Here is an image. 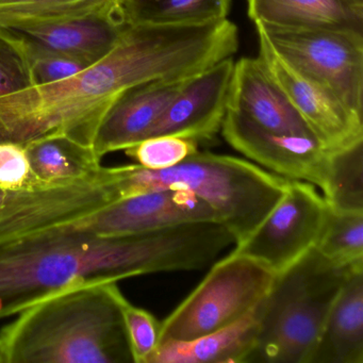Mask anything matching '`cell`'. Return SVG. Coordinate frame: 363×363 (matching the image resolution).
<instances>
[{
	"label": "cell",
	"mask_w": 363,
	"mask_h": 363,
	"mask_svg": "<svg viewBox=\"0 0 363 363\" xmlns=\"http://www.w3.org/2000/svg\"><path fill=\"white\" fill-rule=\"evenodd\" d=\"M223 58L212 25H129L99 62L54 84L0 97V143L63 135L93 146L101 120L127 89L154 80L188 79Z\"/></svg>",
	"instance_id": "cell-1"
},
{
	"label": "cell",
	"mask_w": 363,
	"mask_h": 363,
	"mask_svg": "<svg viewBox=\"0 0 363 363\" xmlns=\"http://www.w3.org/2000/svg\"><path fill=\"white\" fill-rule=\"evenodd\" d=\"M230 243L216 222L122 237H101L69 223L0 243V318L76 284L201 269Z\"/></svg>",
	"instance_id": "cell-2"
},
{
	"label": "cell",
	"mask_w": 363,
	"mask_h": 363,
	"mask_svg": "<svg viewBox=\"0 0 363 363\" xmlns=\"http://www.w3.org/2000/svg\"><path fill=\"white\" fill-rule=\"evenodd\" d=\"M118 281H91L29 306L0 331L8 363H133Z\"/></svg>",
	"instance_id": "cell-3"
},
{
	"label": "cell",
	"mask_w": 363,
	"mask_h": 363,
	"mask_svg": "<svg viewBox=\"0 0 363 363\" xmlns=\"http://www.w3.org/2000/svg\"><path fill=\"white\" fill-rule=\"evenodd\" d=\"M288 180L244 159L199 150L167 169L116 167L121 199L156 190L192 193L213 208L235 245L264 220L284 195Z\"/></svg>",
	"instance_id": "cell-4"
},
{
	"label": "cell",
	"mask_w": 363,
	"mask_h": 363,
	"mask_svg": "<svg viewBox=\"0 0 363 363\" xmlns=\"http://www.w3.org/2000/svg\"><path fill=\"white\" fill-rule=\"evenodd\" d=\"M354 267L335 264L312 247L276 274L261 303L256 342L246 363H310L329 311Z\"/></svg>",
	"instance_id": "cell-5"
},
{
	"label": "cell",
	"mask_w": 363,
	"mask_h": 363,
	"mask_svg": "<svg viewBox=\"0 0 363 363\" xmlns=\"http://www.w3.org/2000/svg\"><path fill=\"white\" fill-rule=\"evenodd\" d=\"M275 276L267 265L233 250L161 322L160 343L195 339L233 324L264 298Z\"/></svg>",
	"instance_id": "cell-6"
},
{
	"label": "cell",
	"mask_w": 363,
	"mask_h": 363,
	"mask_svg": "<svg viewBox=\"0 0 363 363\" xmlns=\"http://www.w3.org/2000/svg\"><path fill=\"white\" fill-rule=\"evenodd\" d=\"M255 27L286 65L363 116V33Z\"/></svg>",
	"instance_id": "cell-7"
},
{
	"label": "cell",
	"mask_w": 363,
	"mask_h": 363,
	"mask_svg": "<svg viewBox=\"0 0 363 363\" xmlns=\"http://www.w3.org/2000/svg\"><path fill=\"white\" fill-rule=\"evenodd\" d=\"M118 199L116 167L73 184L0 190V243L75 222Z\"/></svg>",
	"instance_id": "cell-8"
},
{
	"label": "cell",
	"mask_w": 363,
	"mask_h": 363,
	"mask_svg": "<svg viewBox=\"0 0 363 363\" xmlns=\"http://www.w3.org/2000/svg\"><path fill=\"white\" fill-rule=\"evenodd\" d=\"M327 211L315 186L289 179L281 199L235 250L280 273L314 247Z\"/></svg>",
	"instance_id": "cell-9"
},
{
	"label": "cell",
	"mask_w": 363,
	"mask_h": 363,
	"mask_svg": "<svg viewBox=\"0 0 363 363\" xmlns=\"http://www.w3.org/2000/svg\"><path fill=\"white\" fill-rule=\"evenodd\" d=\"M220 131L231 147L272 173L324 190L331 152L314 135L274 133L231 111Z\"/></svg>",
	"instance_id": "cell-10"
},
{
	"label": "cell",
	"mask_w": 363,
	"mask_h": 363,
	"mask_svg": "<svg viewBox=\"0 0 363 363\" xmlns=\"http://www.w3.org/2000/svg\"><path fill=\"white\" fill-rule=\"evenodd\" d=\"M256 31L259 58L325 148L335 152L362 143L363 116L344 105L333 93L286 65L265 35Z\"/></svg>",
	"instance_id": "cell-11"
},
{
	"label": "cell",
	"mask_w": 363,
	"mask_h": 363,
	"mask_svg": "<svg viewBox=\"0 0 363 363\" xmlns=\"http://www.w3.org/2000/svg\"><path fill=\"white\" fill-rule=\"evenodd\" d=\"M195 222L222 223L213 208L192 193L156 190L118 199L72 225L101 237H122Z\"/></svg>",
	"instance_id": "cell-12"
},
{
	"label": "cell",
	"mask_w": 363,
	"mask_h": 363,
	"mask_svg": "<svg viewBox=\"0 0 363 363\" xmlns=\"http://www.w3.org/2000/svg\"><path fill=\"white\" fill-rule=\"evenodd\" d=\"M233 57L193 76L172 99L150 138L176 135L196 142L213 139L227 113Z\"/></svg>",
	"instance_id": "cell-13"
},
{
	"label": "cell",
	"mask_w": 363,
	"mask_h": 363,
	"mask_svg": "<svg viewBox=\"0 0 363 363\" xmlns=\"http://www.w3.org/2000/svg\"><path fill=\"white\" fill-rule=\"evenodd\" d=\"M189 79L154 80L123 91L95 135L93 148L97 156L101 159L148 139L165 108Z\"/></svg>",
	"instance_id": "cell-14"
},
{
	"label": "cell",
	"mask_w": 363,
	"mask_h": 363,
	"mask_svg": "<svg viewBox=\"0 0 363 363\" xmlns=\"http://www.w3.org/2000/svg\"><path fill=\"white\" fill-rule=\"evenodd\" d=\"M227 111L274 133L314 135L259 57L233 63Z\"/></svg>",
	"instance_id": "cell-15"
},
{
	"label": "cell",
	"mask_w": 363,
	"mask_h": 363,
	"mask_svg": "<svg viewBox=\"0 0 363 363\" xmlns=\"http://www.w3.org/2000/svg\"><path fill=\"white\" fill-rule=\"evenodd\" d=\"M122 9L59 22L6 29L40 48L94 65L118 44L126 27Z\"/></svg>",
	"instance_id": "cell-16"
},
{
	"label": "cell",
	"mask_w": 363,
	"mask_h": 363,
	"mask_svg": "<svg viewBox=\"0 0 363 363\" xmlns=\"http://www.w3.org/2000/svg\"><path fill=\"white\" fill-rule=\"evenodd\" d=\"M247 16L274 28L363 33V0H247Z\"/></svg>",
	"instance_id": "cell-17"
},
{
	"label": "cell",
	"mask_w": 363,
	"mask_h": 363,
	"mask_svg": "<svg viewBox=\"0 0 363 363\" xmlns=\"http://www.w3.org/2000/svg\"><path fill=\"white\" fill-rule=\"evenodd\" d=\"M310 363H363V264L348 274Z\"/></svg>",
	"instance_id": "cell-18"
},
{
	"label": "cell",
	"mask_w": 363,
	"mask_h": 363,
	"mask_svg": "<svg viewBox=\"0 0 363 363\" xmlns=\"http://www.w3.org/2000/svg\"><path fill=\"white\" fill-rule=\"evenodd\" d=\"M261 303L237 322L186 341L159 344L150 363H246L256 342Z\"/></svg>",
	"instance_id": "cell-19"
},
{
	"label": "cell",
	"mask_w": 363,
	"mask_h": 363,
	"mask_svg": "<svg viewBox=\"0 0 363 363\" xmlns=\"http://www.w3.org/2000/svg\"><path fill=\"white\" fill-rule=\"evenodd\" d=\"M24 145L33 177L41 186L73 184L101 169V159L93 146L67 135H48Z\"/></svg>",
	"instance_id": "cell-20"
},
{
	"label": "cell",
	"mask_w": 363,
	"mask_h": 363,
	"mask_svg": "<svg viewBox=\"0 0 363 363\" xmlns=\"http://www.w3.org/2000/svg\"><path fill=\"white\" fill-rule=\"evenodd\" d=\"M231 0H123L129 25L197 26L226 20Z\"/></svg>",
	"instance_id": "cell-21"
},
{
	"label": "cell",
	"mask_w": 363,
	"mask_h": 363,
	"mask_svg": "<svg viewBox=\"0 0 363 363\" xmlns=\"http://www.w3.org/2000/svg\"><path fill=\"white\" fill-rule=\"evenodd\" d=\"M123 0H0V30L122 9Z\"/></svg>",
	"instance_id": "cell-22"
},
{
	"label": "cell",
	"mask_w": 363,
	"mask_h": 363,
	"mask_svg": "<svg viewBox=\"0 0 363 363\" xmlns=\"http://www.w3.org/2000/svg\"><path fill=\"white\" fill-rule=\"evenodd\" d=\"M323 194L333 211L363 212V142L331 152Z\"/></svg>",
	"instance_id": "cell-23"
},
{
	"label": "cell",
	"mask_w": 363,
	"mask_h": 363,
	"mask_svg": "<svg viewBox=\"0 0 363 363\" xmlns=\"http://www.w3.org/2000/svg\"><path fill=\"white\" fill-rule=\"evenodd\" d=\"M314 247L341 267L363 264V212L329 209Z\"/></svg>",
	"instance_id": "cell-24"
},
{
	"label": "cell",
	"mask_w": 363,
	"mask_h": 363,
	"mask_svg": "<svg viewBox=\"0 0 363 363\" xmlns=\"http://www.w3.org/2000/svg\"><path fill=\"white\" fill-rule=\"evenodd\" d=\"M199 152V142L176 135H157L148 138L125 150L127 156L137 164L148 169H162L174 167Z\"/></svg>",
	"instance_id": "cell-25"
},
{
	"label": "cell",
	"mask_w": 363,
	"mask_h": 363,
	"mask_svg": "<svg viewBox=\"0 0 363 363\" xmlns=\"http://www.w3.org/2000/svg\"><path fill=\"white\" fill-rule=\"evenodd\" d=\"M21 39L28 59L33 86L62 82L92 65L82 59L52 52L30 43L23 38Z\"/></svg>",
	"instance_id": "cell-26"
},
{
	"label": "cell",
	"mask_w": 363,
	"mask_h": 363,
	"mask_svg": "<svg viewBox=\"0 0 363 363\" xmlns=\"http://www.w3.org/2000/svg\"><path fill=\"white\" fill-rule=\"evenodd\" d=\"M123 318L133 363H150L160 343L161 322L127 299L123 305Z\"/></svg>",
	"instance_id": "cell-27"
},
{
	"label": "cell",
	"mask_w": 363,
	"mask_h": 363,
	"mask_svg": "<svg viewBox=\"0 0 363 363\" xmlns=\"http://www.w3.org/2000/svg\"><path fill=\"white\" fill-rule=\"evenodd\" d=\"M33 86L28 59L22 39L0 30V97Z\"/></svg>",
	"instance_id": "cell-28"
},
{
	"label": "cell",
	"mask_w": 363,
	"mask_h": 363,
	"mask_svg": "<svg viewBox=\"0 0 363 363\" xmlns=\"http://www.w3.org/2000/svg\"><path fill=\"white\" fill-rule=\"evenodd\" d=\"M41 186L33 177L25 145L0 143V190L16 191Z\"/></svg>",
	"instance_id": "cell-29"
},
{
	"label": "cell",
	"mask_w": 363,
	"mask_h": 363,
	"mask_svg": "<svg viewBox=\"0 0 363 363\" xmlns=\"http://www.w3.org/2000/svg\"><path fill=\"white\" fill-rule=\"evenodd\" d=\"M0 363H8L7 352L1 339H0Z\"/></svg>",
	"instance_id": "cell-30"
}]
</instances>
